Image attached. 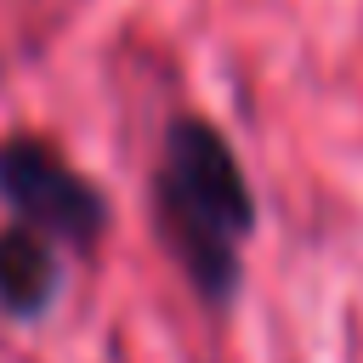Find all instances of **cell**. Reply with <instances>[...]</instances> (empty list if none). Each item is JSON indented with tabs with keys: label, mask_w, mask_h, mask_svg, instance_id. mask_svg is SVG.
<instances>
[{
	"label": "cell",
	"mask_w": 363,
	"mask_h": 363,
	"mask_svg": "<svg viewBox=\"0 0 363 363\" xmlns=\"http://www.w3.org/2000/svg\"><path fill=\"white\" fill-rule=\"evenodd\" d=\"M0 204L17 227L40 233L57 250L91 255L113 221V204L96 176H85L45 130L0 136Z\"/></svg>",
	"instance_id": "2"
},
{
	"label": "cell",
	"mask_w": 363,
	"mask_h": 363,
	"mask_svg": "<svg viewBox=\"0 0 363 363\" xmlns=\"http://www.w3.org/2000/svg\"><path fill=\"white\" fill-rule=\"evenodd\" d=\"M62 295V261L57 244H45L28 227H0V312L11 323H40Z\"/></svg>",
	"instance_id": "3"
},
{
	"label": "cell",
	"mask_w": 363,
	"mask_h": 363,
	"mask_svg": "<svg viewBox=\"0 0 363 363\" xmlns=\"http://www.w3.org/2000/svg\"><path fill=\"white\" fill-rule=\"evenodd\" d=\"M153 227L187 289L210 312H233L244 289V244L261 227V199L227 130L193 108L164 119L153 164Z\"/></svg>",
	"instance_id": "1"
}]
</instances>
